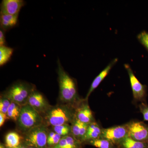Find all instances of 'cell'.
<instances>
[{
  "label": "cell",
  "instance_id": "1",
  "mask_svg": "<svg viewBox=\"0 0 148 148\" xmlns=\"http://www.w3.org/2000/svg\"><path fill=\"white\" fill-rule=\"evenodd\" d=\"M57 66L59 99L63 103L75 108L82 99L79 96L76 81L65 71L59 58Z\"/></svg>",
  "mask_w": 148,
  "mask_h": 148
},
{
  "label": "cell",
  "instance_id": "2",
  "mask_svg": "<svg viewBox=\"0 0 148 148\" xmlns=\"http://www.w3.org/2000/svg\"><path fill=\"white\" fill-rule=\"evenodd\" d=\"M75 108L67 104L51 106L43 116L44 124L55 126L71 123L75 118Z\"/></svg>",
  "mask_w": 148,
  "mask_h": 148
},
{
  "label": "cell",
  "instance_id": "3",
  "mask_svg": "<svg viewBox=\"0 0 148 148\" xmlns=\"http://www.w3.org/2000/svg\"><path fill=\"white\" fill-rule=\"evenodd\" d=\"M16 122L18 129L24 134L32 128L44 124V119L40 114L27 104L21 107Z\"/></svg>",
  "mask_w": 148,
  "mask_h": 148
},
{
  "label": "cell",
  "instance_id": "4",
  "mask_svg": "<svg viewBox=\"0 0 148 148\" xmlns=\"http://www.w3.org/2000/svg\"><path fill=\"white\" fill-rule=\"evenodd\" d=\"M35 88L34 85L18 81L12 85L3 94L12 102L23 106L27 104L30 94Z\"/></svg>",
  "mask_w": 148,
  "mask_h": 148
},
{
  "label": "cell",
  "instance_id": "5",
  "mask_svg": "<svg viewBox=\"0 0 148 148\" xmlns=\"http://www.w3.org/2000/svg\"><path fill=\"white\" fill-rule=\"evenodd\" d=\"M49 131L48 126L45 124L34 127L23 134V142L28 146L37 148H47V139Z\"/></svg>",
  "mask_w": 148,
  "mask_h": 148
},
{
  "label": "cell",
  "instance_id": "6",
  "mask_svg": "<svg viewBox=\"0 0 148 148\" xmlns=\"http://www.w3.org/2000/svg\"><path fill=\"white\" fill-rule=\"evenodd\" d=\"M128 137L138 142L148 143V125L142 121H132L126 123Z\"/></svg>",
  "mask_w": 148,
  "mask_h": 148
},
{
  "label": "cell",
  "instance_id": "7",
  "mask_svg": "<svg viewBox=\"0 0 148 148\" xmlns=\"http://www.w3.org/2000/svg\"><path fill=\"white\" fill-rule=\"evenodd\" d=\"M124 66L129 75L134 100L136 101L145 103L147 95V86L142 84L140 82L135 76L131 67L128 64H125Z\"/></svg>",
  "mask_w": 148,
  "mask_h": 148
},
{
  "label": "cell",
  "instance_id": "8",
  "mask_svg": "<svg viewBox=\"0 0 148 148\" xmlns=\"http://www.w3.org/2000/svg\"><path fill=\"white\" fill-rule=\"evenodd\" d=\"M128 137L126 124L116 125L109 128H103L101 138L111 141L116 146Z\"/></svg>",
  "mask_w": 148,
  "mask_h": 148
},
{
  "label": "cell",
  "instance_id": "9",
  "mask_svg": "<svg viewBox=\"0 0 148 148\" xmlns=\"http://www.w3.org/2000/svg\"><path fill=\"white\" fill-rule=\"evenodd\" d=\"M27 104L32 106L42 116L51 107L42 93L36 88L30 94Z\"/></svg>",
  "mask_w": 148,
  "mask_h": 148
},
{
  "label": "cell",
  "instance_id": "10",
  "mask_svg": "<svg viewBox=\"0 0 148 148\" xmlns=\"http://www.w3.org/2000/svg\"><path fill=\"white\" fill-rule=\"evenodd\" d=\"M75 117L80 121L87 124L95 121L88 100L82 99L75 107Z\"/></svg>",
  "mask_w": 148,
  "mask_h": 148
},
{
  "label": "cell",
  "instance_id": "11",
  "mask_svg": "<svg viewBox=\"0 0 148 148\" xmlns=\"http://www.w3.org/2000/svg\"><path fill=\"white\" fill-rule=\"evenodd\" d=\"M24 5L25 1L23 0H3L1 5V14L17 15Z\"/></svg>",
  "mask_w": 148,
  "mask_h": 148
},
{
  "label": "cell",
  "instance_id": "12",
  "mask_svg": "<svg viewBox=\"0 0 148 148\" xmlns=\"http://www.w3.org/2000/svg\"><path fill=\"white\" fill-rule=\"evenodd\" d=\"M118 61V59L117 58H115L112 61H111L109 63L108 65L106 66L105 69H103V71L99 74V75L94 79L90 85V88H89L88 92L86 96V98H85L86 100H88V97L90 96L92 91L95 90L99 86V85L103 81V79L108 75L111 69L116 64Z\"/></svg>",
  "mask_w": 148,
  "mask_h": 148
},
{
  "label": "cell",
  "instance_id": "13",
  "mask_svg": "<svg viewBox=\"0 0 148 148\" xmlns=\"http://www.w3.org/2000/svg\"><path fill=\"white\" fill-rule=\"evenodd\" d=\"M88 125L77 119L75 117L71 123V135L77 140L82 143L83 140L87 132Z\"/></svg>",
  "mask_w": 148,
  "mask_h": 148
},
{
  "label": "cell",
  "instance_id": "14",
  "mask_svg": "<svg viewBox=\"0 0 148 148\" xmlns=\"http://www.w3.org/2000/svg\"><path fill=\"white\" fill-rule=\"evenodd\" d=\"M103 129L96 121L89 124L87 132L83 140L84 145L88 141L101 138Z\"/></svg>",
  "mask_w": 148,
  "mask_h": 148
},
{
  "label": "cell",
  "instance_id": "15",
  "mask_svg": "<svg viewBox=\"0 0 148 148\" xmlns=\"http://www.w3.org/2000/svg\"><path fill=\"white\" fill-rule=\"evenodd\" d=\"M83 145V143L70 134L62 137L57 145L50 148H82Z\"/></svg>",
  "mask_w": 148,
  "mask_h": 148
},
{
  "label": "cell",
  "instance_id": "16",
  "mask_svg": "<svg viewBox=\"0 0 148 148\" xmlns=\"http://www.w3.org/2000/svg\"><path fill=\"white\" fill-rule=\"evenodd\" d=\"M18 14L15 15L1 14L0 24L1 29L5 32L15 27L18 22Z\"/></svg>",
  "mask_w": 148,
  "mask_h": 148
},
{
  "label": "cell",
  "instance_id": "17",
  "mask_svg": "<svg viewBox=\"0 0 148 148\" xmlns=\"http://www.w3.org/2000/svg\"><path fill=\"white\" fill-rule=\"evenodd\" d=\"M23 142V138L15 132H8L5 137V145L7 148L17 147Z\"/></svg>",
  "mask_w": 148,
  "mask_h": 148
},
{
  "label": "cell",
  "instance_id": "18",
  "mask_svg": "<svg viewBox=\"0 0 148 148\" xmlns=\"http://www.w3.org/2000/svg\"><path fill=\"white\" fill-rule=\"evenodd\" d=\"M117 148H148V143L138 142L128 137L116 146Z\"/></svg>",
  "mask_w": 148,
  "mask_h": 148
},
{
  "label": "cell",
  "instance_id": "19",
  "mask_svg": "<svg viewBox=\"0 0 148 148\" xmlns=\"http://www.w3.org/2000/svg\"><path fill=\"white\" fill-rule=\"evenodd\" d=\"M84 144L90 145L98 148H117L111 141L102 138L90 140Z\"/></svg>",
  "mask_w": 148,
  "mask_h": 148
},
{
  "label": "cell",
  "instance_id": "20",
  "mask_svg": "<svg viewBox=\"0 0 148 148\" xmlns=\"http://www.w3.org/2000/svg\"><path fill=\"white\" fill-rule=\"evenodd\" d=\"M14 49L6 46H0V66L5 65L10 60L13 54Z\"/></svg>",
  "mask_w": 148,
  "mask_h": 148
},
{
  "label": "cell",
  "instance_id": "21",
  "mask_svg": "<svg viewBox=\"0 0 148 148\" xmlns=\"http://www.w3.org/2000/svg\"><path fill=\"white\" fill-rule=\"evenodd\" d=\"M21 107L17 103L12 102L7 113L9 119L16 122L20 114Z\"/></svg>",
  "mask_w": 148,
  "mask_h": 148
},
{
  "label": "cell",
  "instance_id": "22",
  "mask_svg": "<svg viewBox=\"0 0 148 148\" xmlns=\"http://www.w3.org/2000/svg\"><path fill=\"white\" fill-rule=\"evenodd\" d=\"M62 136L53 131H49L47 139V148L53 147L60 142Z\"/></svg>",
  "mask_w": 148,
  "mask_h": 148
},
{
  "label": "cell",
  "instance_id": "23",
  "mask_svg": "<svg viewBox=\"0 0 148 148\" xmlns=\"http://www.w3.org/2000/svg\"><path fill=\"white\" fill-rule=\"evenodd\" d=\"M53 131L62 137L71 134V127L69 124H64L53 126Z\"/></svg>",
  "mask_w": 148,
  "mask_h": 148
},
{
  "label": "cell",
  "instance_id": "24",
  "mask_svg": "<svg viewBox=\"0 0 148 148\" xmlns=\"http://www.w3.org/2000/svg\"><path fill=\"white\" fill-rule=\"evenodd\" d=\"M12 101L5 95H1L0 98V112L7 114Z\"/></svg>",
  "mask_w": 148,
  "mask_h": 148
},
{
  "label": "cell",
  "instance_id": "25",
  "mask_svg": "<svg viewBox=\"0 0 148 148\" xmlns=\"http://www.w3.org/2000/svg\"><path fill=\"white\" fill-rule=\"evenodd\" d=\"M137 39L148 51V32L145 31L140 32L137 36Z\"/></svg>",
  "mask_w": 148,
  "mask_h": 148
},
{
  "label": "cell",
  "instance_id": "26",
  "mask_svg": "<svg viewBox=\"0 0 148 148\" xmlns=\"http://www.w3.org/2000/svg\"><path fill=\"white\" fill-rule=\"evenodd\" d=\"M140 112L143 114L144 120L148 121V105L145 103H142L139 105Z\"/></svg>",
  "mask_w": 148,
  "mask_h": 148
},
{
  "label": "cell",
  "instance_id": "27",
  "mask_svg": "<svg viewBox=\"0 0 148 148\" xmlns=\"http://www.w3.org/2000/svg\"><path fill=\"white\" fill-rule=\"evenodd\" d=\"M5 36L4 31L2 29L0 30V46L5 45Z\"/></svg>",
  "mask_w": 148,
  "mask_h": 148
},
{
  "label": "cell",
  "instance_id": "28",
  "mask_svg": "<svg viewBox=\"0 0 148 148\" xmlns=\"http://www.w3.org/2000/svg\"><path fill=\"white\" fill-rule=\"evenodd\" d=\"M9 119L7 114L0 112V126L1 127L7 119Z\"/></svg>",
  "mask_w": 148,
  "mask_h": 148
},
{
  "label": "cell",
  "instance_id": "29",
  "mask_svg": "<svg viewBox=\"0 0 148 148\" xmlns=\"http://www.w3.org/2000/svg\"><path fill=\"white\" fill-rule=\"evenodd\" d=\"M27 147L28 146L23 142L19 145L13 148H27Z\"/></svg>",
  "mask_w": 148,
  "mask_h": 148
},
{
  "label": "cell",
  "instance_id": "30",
  "mask_svg": "<svg viewBox=\"0 0 148 148\" xmlns=\"http://www.w3.org/2000/svg\"><path fill=\"white\" fill-rule=\"evenodd\" d=\"M0 148H7L5 145H4L3 143H1L0 144Z\"/></svg>",
  "mask_w": 148,
  "mask_h": 148
},
{
  "label": "cell",
  "instance_id": "31",
  "mask_svg": "<svg viewBox=\"0 0 148 148\" xmlns=\"http://www.w3.org/2000/svg\"><path fill=\"white\" fill-rule=\"evenodd\" d=\"M27 148H37L35 147H31V146H28Z\"/></svg>",
  "mask_w": 148,
  "mask_h": 148
}]
</instances>
